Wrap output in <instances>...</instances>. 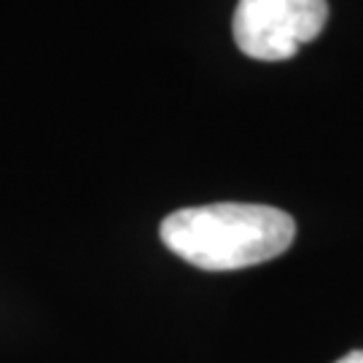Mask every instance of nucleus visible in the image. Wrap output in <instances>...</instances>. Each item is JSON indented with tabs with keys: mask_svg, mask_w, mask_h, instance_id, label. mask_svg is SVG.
Listing matches in <instances>:
<instances>
[{
	"mask_svg": "<svg viewBox=\"0 0 363 363\" xmlns=\"http://www.w3.org/2000/svg\"><path fill=\"white\" fill-rule=\"evenodd\" d=\"M337 363H363V350L347 352V355H345V358H339Z\"/></svg>",
	"mask_w": 363,
	"mask_h": 363,
	"instance_id": "3",
	"label": "nucleus"
},
{
	"mask_svg": "<svg viewBox=\"0 0 363 363\" xmlns=\"http://www.w3.org/2000/svg\"><path fill=\"white\" fill-rule=\"evenodd\" d=\"M325 22V0H240L232 30L240 52L250 60L280 62L318 38Z\"/></svg>",
	"mask_w": 363,
	"mask_h": 363,
	"instance_id": "2",
	"label": "nucleus"
},
{
	"mask_svg": "<svg viewBox=\"0 0 363 363\" xmlns=\"http://www.w3.org/2000/svg\"><path fill=\"white\" fill-rule=\"evenodd\" d=\"M159 234L183 261L205 272H232L286 253L296 237V223L269 205L218 202L172 213L162 220Z\"/></svg>",
	"mask_w": 363,
	"mask_h": 363,
	"instance_id": "1",
	"label": "nucleus"
}]
</instances>
